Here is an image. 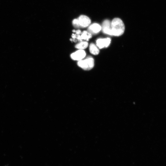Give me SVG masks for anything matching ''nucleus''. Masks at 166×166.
<instances>
[{"instance_id": "nucleus-1", "label": "nucleus", "mask_w": 166, "mask_h": 166, "mask_svg": "<svg viewBox=\"0 0 166 166\" xmlns=\"http://www.w3.org/2000/svg\"><path fill=\"white\" fill-rule=\"evenodd\" d=\"M112 35L120 36L124 33L125 26L122 20L119 18H114L111 22Z\"/></svg>"}, {"instance_id": "nucleus-2", "label": "nucleus", "mask_w": 166, "mask_h": 166, "mask_svg": "<svg viewBox=\"0 0 166 166\" xmlns=\"http://www.w3.org/2000/svg\"><path fill=\"white\" fill-rule=\"evenodd\" d=\"M77 64L79 67L83 69L89 70L93 67L94 61L92 57H88L84 60L78 61Z\"/></svg>"}, {"instance_id": "nucleus-3", "label": "nucleus", "mask_w": 166, "mask_h": 166, "mask_svg": "<svg viewBox=\"0 0 166 166\" xmlns=\"http://www.w3.org/2000/svg\"><path fill=\"white\" fill-rule=\"evenodd\" d=\"M80 27L85 28L88 26L91 23L90 19L87 16L81 15L78 18Z\"/></svg>"}, {"instance_id": "nucleus-4", "label": "nucleus", "mask_w": 166, "mask_h": 166, "mask_svg": "<svg viewBox=\"0 0 166 166\" xmlns=\"http://www.w3.org/2000/svg\"><path fill=\"white\" fill-rule=\"evenodd\" d=\"M86 55V53L83 49H79L70 55L71 58L73 60L80 61L84 58Z\"/></svg>"}, {"instance_id": "nucleus-5", "label": "nucleus", "mask_w": 166, "mask_h": 166, "mask_svg": "<svg viewBox=\"0 0 166 166\" xmlns=\"http://www.w3.org/2000/svg\"><path fill=\"white\" fill-rule=\"evenodd\" d=\"M101 28L104 33L112 35L111 30V23L109 20H105L104 21Z\"/></svg>"}, {"instance_id": "nucleus-6", "label": "nucleus", "mask_w": 166, "mask_h": 166, "mask_svg": "<svg viewBox=\"0 0 166 166\" xmlns=\"http://www.w3.org/2000/svg\"><path fill=\"white\" fill-rule=\"evenodd\" d=\"M111 41L109 38L99 39L96 41L97 45L100 49L107 47L109 45Z\"/></svg>"}, {"instance_id": "nucleus-7", "label": "nucleus", "mask_w": 166, "mask_h": 166, "mask_svg": "<svg viewBox=\"0 0 166 166\" xmlns=\"http://www.w3.org/2000/svg\"><path fill=\"white\" fill-rule=\"evenodd\" d=\"M101 29V26L99 24L94 23L88 27V31L92 34H95L99 32Z\"/></svg>"}, {"instance_id": "nucleus-8", "label": "nucleus", "mask_w": 166, "mask_h": 166, "mask_svg": "<svg viewBox=\"0 0 166 166\" xmlns=\"http://www.w3.org/2000/svg\"><path fill=\"white\" fill-rule=\"evenodd\" d=\"M89 49L90 52L95 55L99 54V50L96 46L93 43H91L89 46Z\"/></svg>"}, {"instance_id": "nucleus-9", "label": "nucleus", "mask_w": 166, "mask_h": 166, "mask_svg": "<svg viewBox=\"0 0 166 166\" xmlns=\"http://www.w3.org/2000/svg\"><path fill=\"white\" fill-rule=\"evenodd\" d=\"M92 34L86 31H83L81 35L82 40H84L87 41H89V39L92 37Z\"/></svg>"}, {"instance_id": "nucleus-10", "label": "nucleus", "mask_w": 166, "mask_h": 166, "mask_svg": "<svg viewBox=\"0 0 166 166\" xmlns=\"http://www.w3.org/2000/svg\"><path fill=\"white\" fill-rule=\"evenodd\" d=\"M88 43L85 41H81L76 44L75 46L76 48L83 49L86 48L88 46Z\"/></svg>"}, {"instance_id": "nucleus-11", "label": "nucleus", "mask_w": 166, "mask_h": 166, "mask_svg": "<svg viewBox=\"0 0 166 166\" xmlns=\"http://www.w3.org/2000/svg\"><path fill=\"white\" fill-rule=\"evenodd\" d=\"M72 24L74 27L76 28H80L78 20L77 19H75L72 21Z\"/></svg>"}]
</instances>
